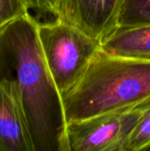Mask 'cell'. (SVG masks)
<instances>
[{
    "instance_id": "cell-7",
    "label": "cell",
    "mask_w": 150,
    "mask_h": 151,
    "mask_svg": "<svg viewBox=\"0 0 150 151\" xmlns=\"http://www.w3.org/2000/svg\"><path fill=\"white\" fill-rule=\"evenodd\" d=\"M101 49L118 57L150 60V25L118 27L101 42Z\"/></svg>"
},
{
    "instance_id": "cell-3",
    "label": "cell",
    "mask_w": 150,
    "mask_h": 151,
    "mask_svg": "<svg viewBox=\"0 0 150 151\" xmlns=\"http://www.w3.org/2000/svg\"><path fill=\"white\" fill-rule=\"evenodd\" d=\"M38 35L50 73L61 94L81 78L101 42L57 19L38 21Z\"/></svg>"
},
{
    "instance_id": "cell-9",
    "label": "cell",
    "mask_w": 150,
    "mask_h": 151,
    "mask_svg": "<svg viewBox=\"0 0 150 151\" xmlns=\"http://www.w3.org/2000/svg\"><path fill=\"white\" fill-rule=\"evenodd\" d=\"M150 149V99L142 103V112L128 142L127 151Z\"/></svg>"
},
{
    "instance_id": "cell-11",
    "label": "cell",
    "mask_w": 150,
    "mask_h": 151,
    "mask_svg": "<svg viewBox=\"0 0 150 151\" xmlns=\"http://www.w3.org/2000/svg\"><path fill=\"white\" fill-rule=\"evenodd\" d=\"M60 0H28L30 10L34 11L38 17L51 16L56 18V12Z\"/></svg>"
},
{
    "instance_id": "cell-1",
    "label": "cell",
    "mask_w": 150,
    "mask_h": 151,
    "mask_svg": "<svg viewBox=\"0 0 150 151\" xmlns=\"http://www.w3.org/2000/svg\"><path fill=\"white\" fill-rule=\"evenodd\" d=\"M0 77L19 89L34 151H69L62 96L43 56L38 20L29 12L0 31Z\"/></svg>"
},
{
    "instance_id": "cell-6",
    "label": "cell",
    "mask_w": 150,
    "mask_h": 151,
    "mask_svg": "<svg viewBox=\"0 0 150 151\" xmlns=\"http://www.w3.org/2000/svg\"><path fill=\"white\" fill-rule=\"evenodd\" d=\"M0 151H34L19 89L0 77Z\"/></svg>"
},
{
    "instance_id": "cell-4",
    "label": "cell",
    "mask_w": 150,
    "mask_h": 151,
    "mask_svg": "<svg viewBox=\"0 0 150 151\" xmlns=\"http://www.w3.org/2000/svg\"><path fill=\"white\" fill-rule=\"evenodd\" d=\"M142 104L118 111L67 124L69 151H127Z\"/></svg>"
},
{
    "instance_id": "cell-10",
    "label": "cell",
    "mask_w": 150,
    "mask_h": 151,
    "mask_svg": "<svg viewBox=\"0 0 150 151\" xmlns=\"http://www.w3.org/2000/svg\"><path fill=\"white\" fill-rule=\"evenodd\" d=\"M28 0H0V31L11 21L29 12Z\"/></svg>"
},
{
    "instance_id": "cell-2",
    "label": "cell",
    "mask_w": 150,
    "mask_h": 151,
    "mask_svg": "<svg viewBox=\"0 0 150 151\" xmlns=\"http://www.w3.org/2000/svg\"><path fill=\"white\" fill-rule=\"evenodd\" d=\"M62 99L67 124L139 105L150 99V60L100 49Z\"/></svg>"
},
{
    "instance_id": "cell-5",
    "label": "cell",
    "mask_w": 150,
    "mask_h": 151,
    "mask_svg": "<svg viewBox=\"0 0 150 151\" xmlns=\"http://www.w3.org/2000/svg\"><path fill=\"white\" fill-rule=\"evenodd\" d=\"M124 0H60L55 19L102 42L118 27Z\"/></svg>"
},
{
    "instance_id": "cell-8",
    "label": "cell",
    "mask_w": 150,
    "mask_h": 151,
    "mask_svg": "<svg viewBox=\"0 0 150 151\" xmlns=\"http://www.w3.org/2000/svg\"><path fill=\"white\" fill-rule=\"evenodd\" d=\"M118 24V27L150 25V0H124Z\"/></svg>"
}]
</instances>
